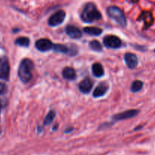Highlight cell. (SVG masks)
Segmentation results:
<instances>
[{"label": "cell", "mask_w": 155, "mask_h": 155, "mask_svg": "<svg viewBox=\"0 0 155 155\" xmlns=\"http://www.w3.org/2000/svg\"><path fill=\"white\" fill-rule=\"evenodd\" d=\"M33 68V63L30 59L25 58L21 61L18 68V77L21 81L24 83H27L32 78V70Z\"/></svg>", "instance_id": "obj_1"}, {"label": "cell", "mask_w": 155, "mask_h": 155, "mask_svg": "<svg viewBox=\"0 0 155 155\" xmlns=\"http://www.w3.org/2000/svg\"><path fill=\"white\" fill-rule=\"evenodd\" d=\"M101 18V14L93 3H88L82 11L81 18L84 22L92 23L93 21H98Z\"/></svg>", "instance_id": "obj_2"}, {"label": "cell", "mask_w": 155, "mask_h": 155, "mask_svg": "<svg viewBox=\"0 0 155 155\" xmlns=\"http://www.w3.org/2000/svg\"><path fill=\"white\" fill-rule=\"evenodd\" d=\"M107 14L119 25L123 26V27L126 25V18L122 11L119 8L115 7V6H109L107 8Z\"/></svg>", "instance_id": "obj_3"}, {"label": "cell", "mask_w": 155, "mask_h": 155, "mask_svg": "<svg viewBox=\"0 0 155 155\" xmlns=\"http://www.w3.org/2000/svg\"><path fill=\"white\" fill-rule=\"evenodd\" d=\"M65 18V12L62 10L58 11L56 13L53 14V15H51V17L49 18L48 24L51 27H56V26L62 24Z\"/></svg>", "instance_id": "obj_4"}, {"label": "cell", "mask_w": 155, "mask_h": 155, "mask_svg": "<svg viewBox=\"0 0 155 155\" xmlns=\"http://www.w3.org/2000/svg\"><path fill=\"white\" fill-rule=\"evenodd\" d=\"M103 44L105 46L110 48H118L121 46L122 42L120 39L113 35L106 36L103 38Z\"/></svg>", "instance_id": "obj_5"}, {"label": "cell", "mask_w": 155, "mask_h": 155, "mask_svg": "<svg viewBox=\"0 0 155 155\" xmlns=\"http://www.w3.org/2000/svg\"><path fill=\"white\" fill-rule=\"evenodd\" d=\"M35 46L39 51H47L52 49L53 47V44L50 39H38L35 43Z\"/></svg>", "instance_id": "obj_6"}, {"label": "cell", "mask_w": 155, "mask_h": 155, "mask_svg": "<svg viewBox=\"0 0 155 155\" xmlns=\"http://www.w3.org/2000/svg\"><path fill=\"white\" fill-rule=\"evenodd\" d=\"M10 74V67L9 61L6 58L2 59L0 61V78L2 80H9Z\"/></svg>", "instance_id": "obj_7"}, {"label": "cell", "mask_w": 155, "mask_h": 155, "mask_svg": "<svg viewBox=\"0 0 155 155\" xmlns=\"http://www.w3.org/2000/svg\"><path fill=\"white\" fill-rule=\"evenodd\" d=\"M138 114V110H126L122 113L117 114L115 116L112 117V119L115 120H122L130 119V118L134 117Z\"/></svg>", "instance_id": "obj_8"}, {"label": "cell", "mask_w": 155, "mask_h": 155, "mask_svg": "<svg viewBox=\"0 0 155 155\" xmlns=\"http://www.w3.org/2000/svg\"><path fill=\"white\" fill-rule=\"evenodd\" d=\"M124 58L128 68H130V69L136 68L137 65H138V58L135 54H132V53H126L124 56Z\"/></svg>", "instance_id": "obj_9"}, {"label": "cell", "mask_w": 155, "mask_h": 155, "mask_svg": "<svg viewBox=\"0 0 155 155\" xmlns=\"http://www.w3.org/2000/svg\"><path fill=\"white\" fill-rule=\"evenodd\" d=\"M65 33L71 39H79L82 36V33L78 27L72 25L67 26L65 28Z\"/></svg>", "instance_id": "obj_10"}, {"label": "cell", "mask_w": 155, "mask_h": 155, "mask_svg": "<svg viewBox=\"0 0 155 155\" xmlns=\"http://www.w3.org/2000/svg\"><path fill=\"white\" fill-rule=\"evenodd\" d=\"M108 88L109 86L106 83H100L94 89V92H93V96L94 98H99V97L103 96L108 91Z\"/></svg>", "instance_id": "obj_11"}, {"label": "cell", "mask_w": 155, "mask_h": 155, "mask_svg": "<svg viewBox=\"0 0 155 155\" xmlns=\"http://www.w3.org/2000/svg\"><path fill=\"white\" fill-rule=\"evenodd\" d=\"M139 21H143L144 22V27L147 28L148 27H150L152 24H153V18L152 13L150 12H143L141 14V15L139 16L138 18Z\"/></svg>", "instance_id": "obj_12"}, {"label": "cell", "mask_w": 155, "mask_h": 155, "mask_svg": "<svg viewBox=\"0 0 155 155\" xmlns=\"http://www.w3.org/2000/svg\"><path fill=\"white\" fill-rule=\"evenodd\" d=\"M93 86V82L91 79L85 78L82 81L80 82L78 85V88L81 92L84 93H88L91 90Z\"/></svg>", "instance_id": "obj_13"}, {"label": "cell", "mask_w": 155, "mask_h": 155, "mask_svg": "<svg viewBox=\"0 0 155 155\" xmlns=\"http://www.w3.org/2000/svg\"><path fill=\"white\" fill-rule=\"evenodd\" d=\"M62 76H63L64 78L66 79V80H74L76 77L75 71H74L72 68L66 67V68H65L63 69V71H62Z\"/></svg>", "instance_id": "obj_14"}, {"label": "cell", "mask_w": 155, "mask_h": 155, "mask_svg": "<svg viewBox=\"0 0 155 155\" xmlns=\"http://www.w3.org/2000/svg\"><path fill=\"white\" fill-rule=\"evenodd\" d=\"M92 71L93 74L96 77H101L104 74V71H103V66L100 63H95L93 64Z\"/></svg>", "instance_id": "obj_15"}, {"label": "cell", "mask_w": 155, "mask_h": 155, "mask_svg": "<svg viewBox=\"0 0 155 155\" xmlns=\"http://www.w3.org/2000/svg\"><path fill=\"white\" fill-rule=\"evenodd\" d=\"M84 32L87 34L91 35V36H100L103 33V30L99 27H88L84 28Z\"/></svg>", "instance_id": "obj_16"}, {"label": "cell", "mask_w": 155, "mask_h": 155, "mask_svg": "<svg viewBox=\"0 0 155 155\" xmlns=\"http://www.w3.org/2000/svg\"><path fill=\"white\" fill-rule=\"evenodd\" d=\"M15 44L22 47H28L30 45V39L27 37L21 36L15 40Z\"/></svg>", "instance_id": "obj_17"}, {"label": "cell", "mask_w": 155, "mask_h": 155, "mask_svg": "<svg viewBox=\"0 0 155 155\" xmlns=\"http://www.w3.org/2000/svg\"><path fill=\"white\" fill-rule=\"evenodd\" d=\"M53 48L54 49V51H57V52L65 53V54H68V53L70 52V51H69V49H68V47L65 45L56 44V45H53Z\"/></svg>", "instance_id": "obj_18"}, {"label": "cell", "mask_w": 155, "mask_h": 155, "mask_svg": "<svg viewBox=\"0 0 155 155\" xmlns=\"http://www.w3.org/2000/svg\"><path fill=\"white\" fill-rule=\"evenodd\" d=\"M143 82H141V80H135L132 83V86H131V91L133 92H139L143 87Z\"/></svg>", "instance_id": "obj_19"}, {"label": "cell", "mask_w": 155, "mask_h": 155, "mask_svg": "<svg viewBox=\"0 0 155 155\" xmlns=\"http://www.w3.org/2000/svg\"><path fill=\"white\" fill-rule=\"evenodd\" d=\"M89 46L91 49L94 50L96 51H102V45L100 42L97 40H92L89 44Z\"/></svg>", "instance_id": "obj_20"}, {"label": "cell", "mask_w": 155, "mask_h": 155, "mask_svg": "<svg viewBox=\"0 0 155 155\" xmlns=\"http://www.w3.org/2000/svg\"><path fill=\"white\" fill-rule=\"evenodd\" d=\"M55 116H56V113H55V111L51 110V111L49 112V113L47 114L46 116L45 119H44V121H43L44 125L46 126L51 124V123L53 121V120H54Z\"/></svg>", "instance_id": "obj_21"}, {"label": "cell", "mask_w": 155, "mask_h": 155, "mask_svg": "<svg viewBox=\"0 0 155 155\" xmlns=\"http://www.w3.org/2000/svg\"><path fill=\"white\" fill-rule=\"evenodd\" d=\"M5 84L0 83V95L5 92Z\"/></svg>", "instance_id": "obj_22"}, {"label": "cell", "mask_w": 155, "mask_h": 155, "mask_svg": "<svg viewBox=\"0 0 155 155\" xmlns=\"http://www.w3.org/2000/svg\"><path fill=\"white\" fill-rule=\"evenodd\" d=\"M132 2H137L138 1V0H132Z\"/></svg>", "instance_id": "obj_23"}, {"label": "cell", "mask_w": 155, "mask_h": 155, "mask_svg": "<svg viewBox=\"0 0 155 155\" xmlns=\"http://www.w3.org/2000/svg\"><path fill=\"white\" fill-rule=\"evenodd\" d=\"M154 51H155V50H154Z\"/></svg>", "instance_id": "obj_24"}]
</instances>
